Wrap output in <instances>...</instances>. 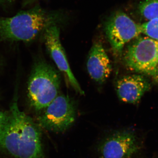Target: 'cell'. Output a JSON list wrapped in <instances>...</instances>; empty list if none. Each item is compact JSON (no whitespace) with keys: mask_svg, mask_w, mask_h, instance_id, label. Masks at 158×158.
<instances>
[{"mask_svg":"<svg viewBox=\"0 0 158 158\" xmlns=\"http://www.w3.org/2000/svg\"><path fill=\"white\" fill-rule=\"evenodd\" d=\"M40 127L14 102L0 136V151L13 158H45Z\"/></svg>","mask_w":158,"mask_h":158,"instance_id":"6da1fadb","label":"cell"},{"mask_svg":"<svg viewBox=\"0 0 158 158\" xmlns=\"http://www.w3.org/2000/svg\"><path fill=\"white\" fill-rule=\"evenodd\" d=\"M53 18L38 6L21 11L13 16H0V38L28 42L52 25Z\"/></svg>","mask_w":158,"mask_h":158,"instance_id":"7a4b0ae2","label":"cell"},{"mask_svg":"<svg viewBox=\"0 0 158 158\" xmlns=\"http://www.w3.org/2000/svg\"><path fill=\"white\" fill-rule=\"evenodd\" d=\"M59 72L44 62L37 63L32 71L28 86V96L32 107L45 109L58 96L60 89Z\"/></svg>","mask_w":158,"mask_h":158,"instance_id":"3957f363","label":"cell"},{"mask_svg":"<svg viewBox=\"0 0 158 158\" xmlns=\"http://www.w3.org/2000/svg\"><path fill=\"white\" fill-rule=\"evenodd\" d=\"M124 61L131 70L155 77L158 69V41L138 36L128 46Z\"/></svg>","mask_w":158,"mask_h":158,"instance_id":"277c9868","label":"cell"},{"mask_svg":"<svg viewBox=\"0 0 158 158\" xmlns=\"http://www.w3.org/2000/svg\"><path fill=\"white\" fill-rule=\"evenodd\" d=\"M44 110L38 118L39 125L50 131L63 132L75 121V107L67 95H58Z\"/></svg>","mask_w":158,"mask_h":158,"instance_id":"5b68a950","label":"cell"},{"mask_svg":"<svg viewBox=\"0 0 158 158\" xmlns=\"http://www.w3.org/2000/svg\"><path fill=\"white\" fill-rule=\"evenodd\" d=\"M105 32L114 54H121L127 43L141 33V25L135 22L124 12H115L105 25Z\"/></svg>","mask_w":158,"mask_h":158,"instance_id":"8992f818","label":"cell"},{"mask_svg":"<svg viewBox=\"0 0 158 158\" xmlns=\"http://www.w3.org/2000/svg\"><path fill=\"white\" fill-rule=\"evenodd\" d=\"M141 148L137 134L133 130L116 132L103 141L99 147L102 158H132Z\"/></svg>","mask_w":158,"mask_h":158,"instance_id":"52a82bcc","label":"cell"},{"mask_svg":"<svg viewBox=\"0 0 158 158\" xmlns=\"http://www.w3.org/2000/svg\"><path fill=\"white\" fill-rule=\"evenodd\" d=\"M44 32L46 46L57 67L64 74L75 91L80 94H84V90L74 76L69 64L65 51L60 41L59 29L57 26L52 24Z\"/></svg>","mask_w":158,"mask_h":158,"instance_id":"ba28073f","label":"cell"},{"mask_svg":"<svg viewBox=\"0 0 158 158\" xmlns=\"http://www.w3.org/2000/svg\"><path fill=\"white\" fill-rule=\"evenodd\" d=\"M116 90L118 98L124 102L135 104L138 102L149 90L150 85L140 75H131L123 77L117 81Z\"/></svg>","mask_w":158,"mask_h":158,"instance_id":"9c48e42d","label":"cell"},{"mask_svg":"<svg viewBox=\"0 0 158 158\" xmlns=\"http://www.w3.org/2000/svg\"><path fill=\"white\" fill-rule=\"evenodd\" d=\"M88 73L94 81L102 84L110 77L112 68L110 59L102 44L94 42L88 55L87 63Z\"/></svg>","mask_w":158,"mask_h":158,"instance_id":"30bf717a","label":"cell"},{"mask_svg":"<svg viewBox=\"0 0 158 158\" xmlns=\"http://www.w3.org/2000/svg\"><path fill=\"white\" fill-rule=\"evenodd\" d=\"M140 15L147 20L158 19V0H144L138 6Z\"/></svg>","mask_w":158,"mask_h":158,"instance_id":"8fae6325","label":"cell"},{"mask_svg":"<svg viewBox=\"0 0 158 158\" xmlns=\"http://www.w3.org/2000/svg\"><path fill=\"white\" fill-rule=\"evenodd\" d=\"M141 25V33L158 41V19L148 21Z\"/></svg>","mask_w":158,"mask_h":158,"instance_id":"7c38bea8","label":"cell"},{"mask_svg":"<svg viewBox=\"0 0 158 158\" xmlns=\"http://www.w3.org/2000/svg\"><path fill=\"white\" fill-rule=\"evenodd\" d=\"M9 118V113H4L0 110V136L6 126Z\"/></svg>","mask_w":158,"mask_h":158,"instance_id":"4fadbf2b","label":"cell"},{"mask_svg":"<svg viewBox=\"0 0 158 158\" xmlns=\"http://www.w3.org/2000/svg\"><path fill=\"white\" fill-rule=\"evenodd\" d=\"M15 0H0V6H7L13 4Z\"/></svg>","mask_w":158,"mask_h":158,"instance_id":"5bb4252c","label":"cell"},{"mask_svg":"<svg viewBox=\"0 0 158 158\" xmlns=\"http://www.w3.org/2000/svg\"><path fill=\"white\" fill-rule=\"evenodd\" d=\"M155 78L156 79V80H157L158 81V69L157 71V73L156 75V76L155 77Z\"/></svg>","mask_w":158,"mask_h":158,"instance_id":"9a60e30c","label":"cell"},{"mask_svg":"<svg viewBox=\"0 0 158 158\" xmlns=\"http://www.w3.org/2000/svg\"><path fill=\"white\" fill-rule=\"evenodd\" d=\"M31 1V0H24L25 2L26 3H28L29 2H30V1Z\"/></svg>","mask_w":158,"mask_h":158,"instance_id":"2e32d148","label":"cell"}]
</instances>
